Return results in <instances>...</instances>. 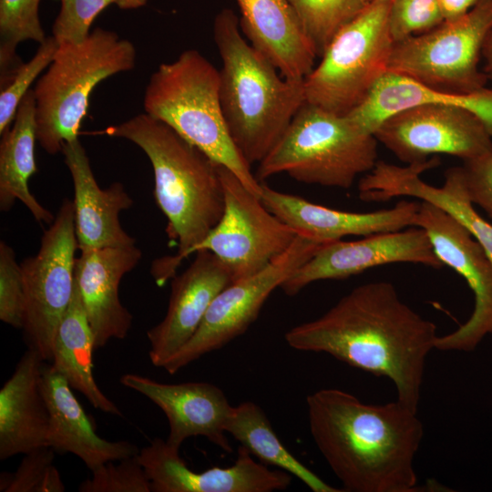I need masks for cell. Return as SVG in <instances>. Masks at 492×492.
Segmentation results:
<instances>
[{
	"label": "cell",
	"mask_w": 492,
	"mask_h": 492,
	"mask_svg": "<svg viewBox=\"0 0 492 492\" xmlns=\"http://www.w3.org/2000/svg\"><path fill=\"white\" fill-rule=\"evenodd\" d=\"M232 282L230 271L212 252L195 253L187 270L173 278L164 319L147 332L154 366L162 367L192 336L215 297Z\"/></svg>",
	"instance_id": "18"
},
{
	"label": "cell",
	"mask_w": 492,
	"mask_h": 492,
	"mask_svg": "<svg viewBox=\"0 0 492 492\" xmlns=\"http://www.w3.org/2000/svg\"><path fill=\"white\" fill-rule=\"evenodd\" d=\"M309 428L328 466L349 492H415V457L424 436L417 411L398 400L362 402L337 388L306 398Z\"/></svg>",
	"instance_id": "2"
},
{
	"label": "cell",
	"mask_w": 492,
	"mask_h": 492,
	"mask_svg": "<svg viewBox=\"0 0 492 492\" xmlns=\"http://www.w3.org/2000/svg\"><path fill=\"white\" fill-rule=\"evenodd\" d=\"M438 158L423 163L396 166L377 161L374 169L358 183L359 198L364 201H385L395 197L409 196L430 202L459 221L481 245L492 263V224L474 209L464 182L461 167L448 169L440 187L420 179L425 170L439 165Z\"/></svg>",
	"instance_id": "16"
},
{
	"label": "cell",
	"mask_w": 492,
	"mask_h": 492,
	"mask_svg": "<svg viewBox=\"0 0 492 492\" xmlns=\"http://www.w3.org/2000/svg\"><path fill=\"white\" fill-rule=\"evenodd\" d=\"M110 137L139 147L154 173V196L168 220L167 233L178 252L156 260L151 274L158 285L174 278L180 262L216 226L224 211L218 164L167 124L140 113L106 128Z\"/></svg>",
	"instance_id": "3"
},
{
	"label": "cell",
	"mask_w": 492,
	"mask_h": 492,
	"mask_svg": "<svg viewBox=\"0 0 492 492\" xmlns=\"http://www.w3.org/2000/svg\"><path fill=\"white\" fill-rule=\"evenodd\" d=\"M40 387L49 411L46 446L56 453H71L93 471L103 464L138 455L128 441L100 437L67 380L51 365L42 364Z\"/></svg>",
	"instance_id": "22"
},
{
	"label": "cell",
	"mask_w": 492,
	"mask_h": 492,
	"mask_svg": "<svg viewBox=\"0 0 492 492\" xmlns=\"http://www.w3.org/2000/svg\"><path fill=\"white\" fill-rule=\"evenodd\" d=\"M225 432L262 464L276 466L296 477L313 492H341L310 470L284 446L264 411L254 402L233 406Z\"/></svg>",
	"instance_id": "27"
},
{
	"label": "cell",
	"mask_w": 492,
	"mask_h": 492,
	"mask_svg": "<svg viewBox=\"0 0 492 492\" xmlns=\"http://www.w3.org/2000/svg\"><path fill=\"white\" fill-rule=\"evenodd\" d=\"M316 56L370 4L368 0H289Z\"/></svg>",
	"instance_id": "29"
},
{
	"label": "cell",
	"mask_w": 492,
	"mask_h": 492,
	"mask_svg": "<svg viewBox=\"0 0 492 492\" xmlns=\"http://www.w3.org/2000/svg\"><path fill=\"white\" fill-rule=\"evenodd\" d=\"M42 360L28 348L0 390V459L46 446L49 411L40 387Z\"/></svg>",
	"instance_id": "24"
},
{
	"label": "cell",
	"mask_w": 492,
	"mask_h": 492,
	"mask_svg": "<svg viewBox=\"0 0 492 492\" xmlns=\"http://www.w3.org/2000/svg\"><path fill=\"white\" fill-rule=\"evenodd\" d=\"M224 211L216 226L190 251L212 252L233 282L252 276L286 251L297 232L271 212L226 167L218 164Z\"/></svg>",
	"instance_id": "11"
},
{
	"label": "cell",
	"mask_w": 492,
	"mask_h": 492,
	"mask_svg": "<svg viewBox=\"0 0 492 492\" xmlns=\"http://www.w3.org/2000/svg\"><path fill=\"white\" fill-rule=\"evenodd\" d=\"M213 37L221 58L220 106L229 133L247 162H261L305 102L304 79H290L243 37L235 13L215 16Z\"/></svg>",
	"instance_id": "4"
},
{
	"label": "cell",
	"mask_w": 492,
	"mask_h": 492,
	"mask_svg": "<svg viewBox=\"0 0 492 492\" xmlns=\"http://www.w3.org/2000/svg\"><path fill=\"white\" fill-rule=\"evenodd\" d=\"M118 7L125 10L139 8L147 3V0H110Z\"/></svg>",
	"instance_id": "40"
},
{
	"label": "cell",
	"mask_w": 492,
	"mask_h": 492,
	"mask_svg": "<svg viewBox=\"0 0 492 492\" xmlns=\"http://www.w3.org/2000/svg\"><path fill=\"white\" fill-rule=\"evenodd\" d=\"M463 162L467 195L492 220V153Z\"/></svg>",
	"instance_id": "36"
},
{
	"label": "cell",
	"mask_w": 492,
	"mask_h": 492,
	"mask_svg": "<svg viewBox=\"0 0 492 492\" xmlns=\"http://www.w3.org/2000/svg\"><path fill=\"white\" fill-rule=\"evenodd\" d=\"M144 113L167 124L217 164L232 171L260 197L261 182L235 146L220 99V71L199 51L188 49L150 76Z\"/></svg>",
	"instance_id": "5"
},
{
	"label": "cell",
	"mask_w": 492,
	"mask_h": 492,
	"mask_svg": "<svg viewBox=\"0 0 492 492\" xmlns=\"http://www.w3.org/2000/svg\"><path fill=\"white\" fill-rule=\"evenodd\" d=\"M415 227L364 236L353 241L340 240L323 243L280 288L292 296L317 281L346 279L368 269L395 262L442 268L444 264L436 256L426 231Z\"/></svg>",
	"instance_id": "14"
},
{
	"label": "cell",
	"mask_w": 492,
	"mask_h": 492,
	"mask_svg": "<svg viewBox=\"0 0 492 492\" xmlns=\"http://www.w3.org/2000/svg\"><path fill=\"white\" fill-rule=\"evenodd\" d=\"M98 466L78 486L80 492H151L150 482L137 455Z\"/></svg>",
	"instance_id": "31"
},
{
	"label": "cell",
	"mask_w": 492,
	"mask_h": 492,
	"mask_svg": "<svg viewBox=\"0 0 492 492\" xmlns=\"http://www.w3.org/2000/svg\"><path fill=\"white\" fill-rule=\"evenodd\" d=\"M65 485L57 468L52 465L38 488V492H64Z\"/></svg>",
	"instance_id": "38"
},
{
	"label": "cell",
	"mask_w": 492,
	"mask_h": 492,
	"mask_svg": "<svg viewBox=\"0 0 492 492\" xmlns=\"http://www.w3.org/2000/svg\"><path fill=\"white\" fill-rule=\"evenodd\" d=\"M40 0H0V83L23 63L16 55L25 41L42 43L47 36L39 17Z\"/></svg>",
	"instance_id": "28"
},
{
	"label": "cell",
	"mask_w": 492,
	"mask_h": 492,
	"mask_svg": "<svg viewBox=\"0 0 492 492\" xmlns=\"http://www.w3.org/2000/svg\"><path fill=\"white\" fill-rule=\"evenodd\" d=\"M119 382L149 398L165 414L169 445L179 449L186 439L200 436L223 451L232 452L225 425L233 406L217 385L204 382L166 384L137 374H125Z\"/></svg>",
	"instance_id": "17"
},
{
	"label": "cell",
	"mask_w": 492,
	"mask_h": 492,
	"mask_svg": "<svg viewBox=\"0 0 492 492\" xmlns=\"http://www.w3.org/2000/svg\"><path fill=\"white\" fill-rule=\"evenodd\" d=\"M323 243L298 234L280 257L260 272L233 282L213 300L192 336L162 365L174 374L243 334L276 289Z\"/></svg>",
	"instance_id": "12"
},
{
	"label": "cell",
	"mask_w": 492,
	"mask_h": 492,
	"mask_svg": "<svg viewBox=\"0 0 492 492\" xmlns=\"http://www.w3.org/2000/svg\"><path fill=\"white\" fill-rule=\"evenodd\" d=\"M58 46L52 36H47L39 44L33 57L23 62L0 84V134L11 126L20 102L31 89L33 82L48 67Z\"/></svg>",
	"instance_id": "30"
},
{
	"label": "cell",
	"mask_w": 492,
	"mask_h": 492,
	"mask_svg": "<svg viewBox=\"0 0 492 492\" xmlns=\"http://www.w3.org/2000/svg\"><path fill=\"white\" fill-rule=\"evenodd\" d=\"M443 22L439 0H391L388 23L394 43L428 32Z\"/></svg>",
	"instance_id": "32"
},
{
	"label": "cell",
	"mask_w": 492,
	"mask_h": 492,
	"mask_svg": "<svg viewBox=\"0 0 492 492\" xmlns=\"http://www.w3.org/2000/svg\"><path fill=\"white\" fill-rule=\"evenodd\" d=\"M61 151L74 184L75 230L78 250L135 245L121 227L119 213L133 205L120 182L101 189L86 149L78 138L67 141Z\"/></svg>",
	"instance_id": "21"
},
{
	"label": "cell",
	"mask_w": 492,
	"mask_h": 492,
	"mask_svg": "<svg viewBox=\"0 0 492 492\" xmlns=\"http://www.w3.org/2000/svg\"><path fill=\"white\" fill-rule=\"evenodd\" d=\"M77 250L74 201L65 200L37 253L20 263L25 341L43 361L52 360L56 333L73 296Z\"/></svg>",
	"instance_id": "10"
},
{
	"label": "cell",
	"mask_w": 492,
	"mask_h": 492,
	"mask_svg": "<svg viewBox=\"0 0 492 492\" xmlns=\"http://www.w3.org/2000/svg\"><path fill=\"white\" fill-rule=\"evenodd\" d=\"M151 492H272L285 490L292 476L257 462L243 446L228 467L214 466L201 472L189 468L179 449L156 437L137 455Z\"/></svg>",
	"instance_id": "15"
},
{
	"label": "cell",
	"mask_w": 492,
	"mask_h": 492,
	"mask_svg": "<svg viewBox=\"0 0 492 492\" xmlns=\"http://www.w3.org/2000/svg\"><path fill=\"white\" fill-rule=\"evenodd\" d=\"M391 0L371 2L333 37L319 65L304 78L305 101L346 115L388 71L394 46Z\"/></svg>",
	"instance_id": "8"
},
{
	"label": "cell",
	"mask_w": 492,
	"mask_h": 492,
	"mask_svg": "<svg viewBox=\"0 0 492 492\" xmlns=\"http://www.w3.org/2000/svg\"><path fill=\"white\" fill-rule=\"evenodd\" d=\"M436 324L404 302L389 282L354 288L317 319L291 328L289 346L324 353L389 379L399 402L417 411L427 355L436 349Z\"/></svg>",
	"instance_id": "1"
},
{
	"label": "cell",
	"mask_w": 492,
	"mask_h": 492,
	"mask_svg": "<svg viewBox=\"0 0 492 492\" xmlns=\"http://www.w3.org/2000/svg\"><path fill=\"white\" fill-rule=\"evenodd\" d=\"M480 0H439L444 20H452L466 15Z\"/></svg>",
	"instance_id": "37"
},
{
	"label": "cell",
	"mask_w": 492,
	"mask_h": 492,
	"mask_svg": "<svg viewBox=\"0 0 492 492\" xmlns=\"http://www.w3.org/2000/svg\"><path fill=\"white\" fill-rule=\"evenodd\" d=\"M0 135V210H9L19 200L37 221L50 225L55 217L36 200L28 186L30 178L36 172L34 89L26 93L13 123Z\"/></svg>",
	"instance_id": "25"
},
{
	"label": "cell",
	"mask_w": 492,
	"mask_h": 492,
	"mask_svg": "<svg viewBox=\"0 0 492 492\" xmlns=\"http://www.w3.org/2000/svg\"><path fill=\"white\" fill-rule=\"evenodd\" d=\"M370 3L374 1H381V0H368Z\"/></svg>",
	"instance_id": "41"
},
{
	"label": "cell",
	"mask_w": 492,
	"mask_h": 492,
	"mask_svg": "<svg viewBox=\"0 0 492 492\" xmlns=\"http://www.w3.org/2000/svg\"><path fill=\"white\" fill-rule=\"evenodd\" d=\"M377 139L347 115L304 102L287 129L258 163L256 179L286 173L293 179L323 187L350 189L377 160Z\"/></svg>",
	"instance_id": "6"
},
{
	"label": "cell",
	"mask_w": 492,
	"mask_h": 492,
	"mask_svg": "<svg viewBox=\"0 0 492 492\" xmlns=\"http://www.w3.org/2000/svg\"><path fill=\"white\" fill-rule=\"evenodd\" d=\"M414 226L426 231L438 259L466 280L474 295L468 320L452 333L438 335L436 349L473 351L492 333V263L459 221L430 202L420 201Z\"/></svg>",
	"instance_id": "13"
},
{
	"label": "cell",
	"mask_w": 492,
	"mask_h": 492,
	"mask_svg": "<svg viewBox=\"0 0 492 492\" xmlns=\"http://www.w3.org/2000/svg\"><path fill=\"white\" fill-rule=\"evenodd\" d=\"M482 58L484 59L483 72L487 77V80L492 83V28L487 36L483 49Z\"/></svg>",
	"instance_id": "39"
},
{
	"label": "cell",
	"mask_w": 492,
	"mask_h": 492,
	"mask_svg": "<svg viewBox=\"0 0 492 492\" xmlns=\"http://www.w3.org/2000/svg\"><path fill=\"white\" fill-rule=\"evenodd\" d=\"M260 199L264 206L297 234L322 243L345 236H368L414 226L420 202L402 200L390 209L350 212L311 202L272 189L261 182Z\"/></svg>",
	"instance_id": "20"
},
{
	"label": "cell",
	"mask_w": 492,
	"mask_h": 492,
	"mask_svg": "<svg viewBox=\"0 0 492 492\" xmlns=\"http://www.w3.org/2000/svg\"><path fill=\"white\" fill-rule=\"evenodd\" d=\"M132 42L97 27L79 45H59L34 88L36 140L49 154L78 138L94 88L103 80L136 66Z\"/></svg>",
	"instance_id": "7"
},
{
	"label": "cell",
	"mask_w": 492,
	"mask_h": 492,
	"mask_svg": "<svg viewBox=\"0 0 492 492\" xmlns=\"http://www.w3.org/2000/svg\"><path fill=\"white\" fill-rule=\"evenodd\" d=\"M75 262V282L79 291L95 341V349L110 339H124L132 324V315L123 306L118 288L123 276L142 257L136 245L79 250Z\"/></svg>",
	"instance_id": "19"
},
{
	"label": "cell",
	"mask_w": 492,
	"mask_h": 492,
	"mask_svg": "<svg viewBox=\"0 0 492 492\" xmlns=\"http://www.w3.org/2000/svg\"><path fill=\"white\" fill-rule=\"evenodd\" d=\"M241 30L251 45L290 79H304L316 53L289 0H236Z\"/></svg>",
	"instance_id": "23"
},
{
	"label": "cell",
	"mask_w": 492,
	"mask_h": 492,
	"mask_svg": "<svg viewBox=\"0 0 492 492\" xmlns=\"http://www.w3.org/2000/svg\"><path fill=\"white\" fill-rule=\"evenodd\" d=\"M491 28L492 0H480L458 18L394 43L388 71L446 91H480L488 82L479 61Z\"/></svg>",
	"instance_id": "9"
},
{
	"label": "cell",
	"mask_w": 492,
	"mask_h": 492,
	"mask_svg": "<svg viewBox=\"0 0 492 492\" xmlns=\"http://www.w3.org/2000/svg\"><path fill=\"white\" fill-rule=\"evenodd\" d=\"M95 341L75 282L71 302L58 325L52 349V366L70 387L98 410L122 416L120 409L98 387L93 374Z\"/></svg>",
	"instance_id": "26"
},
{
	"label": "cell",
	"mask_w": 492,
	"mask_h": 492,
	"mask_svg": "<svg viewBox=\"0 0 492 492\" xmlns=\"http://www.w3.org/2000/svg\"><path fill=\"white\" fill-rule=\"evenodd\" d=\"M0 320L23 329L25 323V289L21 266L12 247L0 241Z\"/></svg>",
	"instance_id": "34"
},
{
	"label": "cell",
	"mask_w": 492,
	"mask_h": 492,
	"mask_svg": "<svg viewBox=\"0 0 492 492\" xmlns=\"http://www.w3.org/2000/svg\"><path fill=\"white\" fill-rule=\"evenodd\" d=\"M55 454V450L48 446L25 454L15 472L1 474L0 491L38 492L46 471L53 465Z\"/></svg>",
	"instance_id": "35"
},
{
	"label": "cell",
	"mask_w": 492,
	"mask_h": 492,
	"mask_svg": "<svg viewBox=\"0 0 492 492\" xmlns=\"http://www.w3.org/2000/svg\"><path fill=\"white\" fill-rule=\"evenodd\" d=\"M59 13L52 26L58 45H79L90 35L97 16L113 3L110 0H60Z\"/></svg>",
	"instance_id": "33"
}]
</instances>
